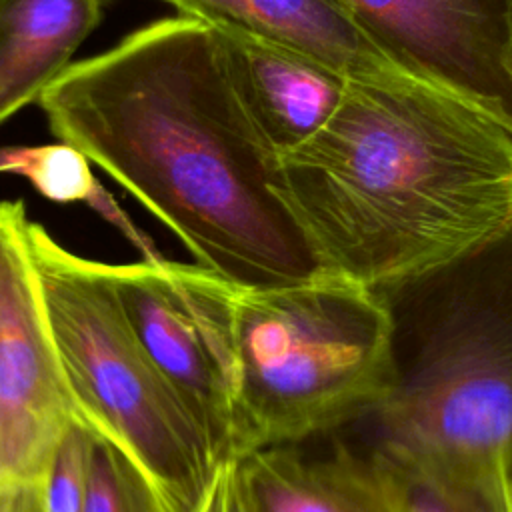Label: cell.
<instances>
[{"label":"cell","mask_w":512,"mask_h":512,"mask_svg":"<svg viewBox=\"0 0 512 512\" xmlns=\"http://www.w3.org/2000/svg\"><path fill=\"white\" fill-rule=\"evenodd\" d=\"M104 0H0V122L70 66L102 20Z\"/></svg>","instance_id":"7c38bea8"},{"label":"cell","mask_w":512,"mask_h":512,"mask_svg":"<svg viewBox=\"0 0 512 512\" xmlns=\"http://www.w3.org/2000/svg\"><path fill=\"white\" fill-rule=\"evenodd\" d=\"M234 352L230 462L342 430L390 382V320L372 288L338 274L290 286L228 282Z\"/></svg>","instance_id":"277c9868"},{"label":"cell","mask_w":512,"mask_h":512,"mask_svg":"<svg viewBox=\"0 0 512 512\" xmlns=\"http://www.w3.org/2000/svg\"><path fill=\"white\" fill-rule=\"evenodd\" d=\"M236 512H394L372 458L344 440L304 456L284 446L248 452L232 462Z\"/></svg>","instance_id":"30bf717a"},{"label":"cell","mask_w":512,"mask_h":512,"mask_svg":"<svg viewBox=\"0 0 512 512\" xmlns=\"http://www.w3.org/2000/svg\"><path fill=\"white\" fill-rule=\"evenodd\" d=\"M400 72L442 88L512 132L510 0H340Z\"/></svg>","instance_id":"ba28073f"},{"label":"cell","mask_w":512,"mask_h":512,"mask_svg":"<svg viewBox=\"0 0 512 512\" xmlns=\"http://www.w3.org/2000/svg\"><path fill=\"white\" fill-rule=\"evenodd\" d=\"M182 16L302 52L346 78L394 68L340 0H160Z\"/></svg>","instance_id":"8fae6325"},{"label":"cell","mask_w":512,"mask_h":512,"mask_svg":"<svg viewBox=\"0 0 512 512\" xmlns=\"http://www.w3.org/2000/svg\"><path fill=\"white\" fill-rule=\"evenodd\" d=\"M508 48H510V60H512V0L508 6Z\"/></svg>","instance_id":"d6986e66"},{"label":"cell","mask_w":512,"mask_h":512,"mask_svg":"<svg viewBox=\"0 0 512 512\" xmlns=\"http://www.w3.org/2000/svg\"><path fill=\"white\" fill-rule=\"evenodd\" d=\"M364 454L376 464L394 512H510L506 478L488 464L394 448Z\"/></svg>","instance_id":"4fadbf2b"},{"label":"cell","mask_w":512,"mask_h":512,"mask_svg":"<svg viewBox=\"0 0 512 512\" xmlns=\"http://www.w3.org/2000/svg\"><path fill=\"white\" fill-rule=\"evenodd\" d=\"M30 250L74 418L116 444L172 512H198L220 464L136 336L106 262L38 222Z\"/></svg>","instance_id":"5b68a950"},{"label":"cell","mask_w":512,"mask_h":512,"mask_svg":"<svg viewBox=\"0 0 512 512\" xmlns=\"http://www.w3.org/2000/svg\"><path fill=\"white\" fill-rule=\"evenodd\" d=\"M88 156L72 144L0 148V172L24 176L44 198L60 204L84 202L142 250L144 258H160L154 244L126 218L112 196L100 186Z\"/></svg>","instance_id":"5bb4252c"},{"label":"cell","mask_w":512,"mask_h":512,"mask_svg":"<svg viewBox=\"0 0 512 512\" xmlns=\"http://www.w3.org/2000/svg\"><path fill=\"white\" fill-rule=\"evenodd\" d=\"M106 270L136 336L200 428L216 462H230V280L200 264L170 262L162 256L128 264L106 262Z\"/></svg>","instance_id":"8992f818"},{"label":"cell","mask_w":512,"mask_h":512,"mask_svg":"<svg viewBox=\"0 0 512 512\" xmlns=\"http://www.w3.org/2000/svg\"><path fill=\"white\" fill-rule=\"evenodd\" d=\"M20 200H0V434L4 476L44 478L74 422Z\"/></svg>","instance_id":"52a82bcc"},{"label":"cell","mask_w":512,"mask_h":512,"mask_svg":"<svg viewBox=\"0 0 512 512\" xmlns=\"http://www.w3.org/2000/svg\"><path fill=\"white\" fill-rule=\"evenodd\" d=\"M4 476V464H2V434H0V478Z\"/></svg>","instance_id":"44dd1931"},{"label":"cell","mask_w":512,"mask_h":512,"mask_svg":"<svg viewBox=\"0 0 512 512\" xmlns=\"http://www.w3.org/2000/svg\"><path fill=\"white\" fill-rule=\"evenodd\" d=\"M210 28L244 108L278 156L310 140L334 116L350 78L302 52Z\"/></svg>","instance_id":"9c48e42d"},{"label":"cell","mask_w":512,"mask_h":512,"mask_svg":"<svg viewBox=\"0 0 512 512\" xmlns=\"http://www.w3.org/2000/svg\"><path fill=\"white\" fill-rule=\"evenodd\" d=\"M506 498H508V510L512 512V478L506 482Z\"/></svg>","instance_id":"ffe728a7"},{"label":"cell","mask_w":512,"mask_h":512,"mask_svg":"<svg viewBox=\"0 0 512 512\" xmlns=\"http://www.w3.org/2000/svg\"><path fill=\"white\" fill-rule=\"evenodd\" d=\"M84 512H172L146 474L110 440L92 432Z\"/></svg>","instance_id":"9a60e30c"},{"label":"cell","mask_w":512,"mask_h":512,"mask_svg":"<svg viewBox=\"0 0 512 512\" xmlns=\"http://www.w3.org/2000/svg\"><path fill=\"white\" fill-rule=\"evenodd\" d=\"M90 438L78 420L62 434L44 474L46 512H84Z\"/></svg>","instance_id":"2e32d148"},{"label":"cell","mask_w":512,"mask_h":512,"mask_svg":"<svg viewBox=\"0 0 512 512\" xmlns=\"http://www.w3.org/2000/svg\"><path fill=\"white\" fill-rule=\"evenodd\" d=\"M278 172L324 264L372 290L512 226V132L400 70L350 78L334 116L280 154Z\"/></svg>","instance_id":"7a4b0ae2"},{"label":"cell","mask_w":512,"mask_h":512,"mask_svg":"<svg viewBox=\"0 0 512 512\" xmlns=\"http://www.w3.org/2000/svg\"><path fill=\"white\" fill-rule=\"evenodd\" d=\"M82 150L188 248L256 288L334 274L280 194L278 152L244 108L202 20L172 16L70 64L38 98Z\"/></svg>","instance_id":"6da1fadb"},{"label":"cell","mask_w":512,"mask_h":512,"mask_svg":"<svg viewBox=\"0 0 512 512\" xmlns=\"http://www.w3.org/2000/svg\"><path fill=\"white\" fill-rule=\"evenodd\" d=\"M390 320V382L346 428L356 450L460 458L512 478V226L374 290ZM346 442V440H344Z\"/></svg>","instance_id":"3957f363"},{"label":"cell","mask_w":512,"mask_h":512,"mask_svg":"<svg viewBox=\"0 0 512 512\" xmlns=\"http://www.w3.org/2000/svg\"><path fill=\"white\" fill-rule=\"evenodd\" d=\"M0 512H46L44 478H0Z\"/></svg>","instance_id":"e0dca14e"},{"label":"cell","mask_w":512,"mask_h":512,"mask_svg":"<svg viewBox=\"0 0 512 512\" xmlns=\"http://www.w3.org/2000/svg\"><path fill=\"white\" fill-rule=\"evenodd\" d=\"M198 512H236L234 490H232V462L220 464L212 486L198 508Z\"/></svg>","instance_id":"ac0fdd59"}]
</instances>
